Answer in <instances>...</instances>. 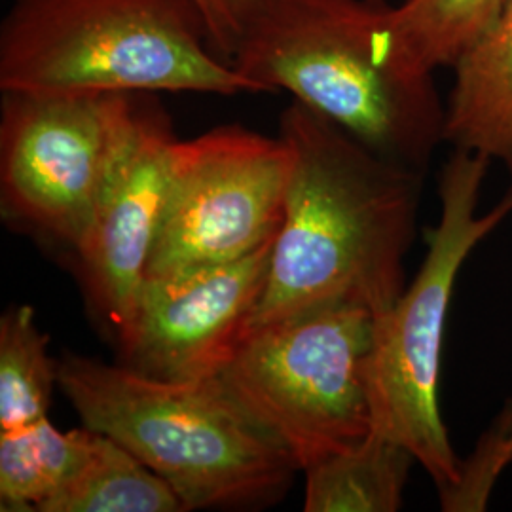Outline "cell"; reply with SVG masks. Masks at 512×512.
<instances>
[{"mask_svg": "<svg viewBox=\"0 0 512 512\" xmlns=\"http://www.w3.org/2000/svg\"><path fill=\"white\" fill-rule=\"evenodd\" d=\"M291 164L279 135L241 126L179 141L145 279L230 262L274 239Z\"/></svg>", "mask_w": 512, "mask_h": 512, "instance_id": "ba28073f", "label": "cell"}, {"mask_svg": "<svg viewBox=\"0 0 512 512\" xmlns=\"http://www.w3.org/2000/svg\"><path fill=\"white\" fill-rule=\"evenodd\" d=\"M97 431H57L46 418L0 431V509L42 511L92 456Z\"/></svg>", "mask_w": 512, "mask_h": 512, "instance_id": "4fadbf2b", "label": "cell"}, {"mask_svg": "<svg viewBox=\"0 0 512 512\" xmlns=\"http://www.w3.org/2000/svg\"><path fill=\"white\" fill-rule=\"evenodd\" d=\"M179 141L171 120L147 93L137 129L74 249L88 296L116 336L126 329L145 281Z\"/></svg>", "mask_w": 512, "mask_h": 512, "instance_id": "30bf717a", "label": "cell"}, {"mask_svg": "<svg viewBox=\"0 0 512 512\" xmlns=\"http://www.w3.org/2000/svg\"><path fill=\"white\" fill-rule=\"evenodd\" d=\"M376 317L334 304L249 329L220 382L300 471L374 429L368 357Z\"/></svg>", "mask_w": 512, "mask_h": 512, "instance_id": "8992f818", "label": "cell"}, {"mask_svg": "<svg viewBox=\"0 0 512 512\" xmlns=\"http://www.w3.org/2000/svg\"><path fill=\"white\" fill-rule=\"evenodd\" d=\"M454 71L444 141L501 162L512 179V0Z\"/></svg>", "mask_w": 512, "mask_h": 512, "instance_id": "8fae6325", "label": "cell"}, {"mask_svg": "<svg viewBox=\"0 0 512 512\" xmlns=\"http://www.w3.org/2000/svg\"><path fill=\"white\" fill-rule=\"evenodd\" d=\"M385 0H262L232 65L285 90L393 164L423 173L444 141L435 73L404 50Z\"/></svg>", "mask_w": 512, "mask_h": 512, "instance_id": "7a4b0ae2", "label": "cell"}, {"mask_svg": "<svg viewBox=\"0 0 512 512\" xmlns=\"http://www.w3.org/2000/svg\"><path fill=\"white\" fill-rule=\"evenodd\" d=\"M275 238L230 262L147 277L118 334L124 365L169 382L219 378L264 296Z\"/></svg>", "mask_w": 512, "mask_h": 512, "instance_id": "9c48e42d", "label": "cell"}, {"mask_svg": "<svg viewBox=\"0 0 512 512\" xmlns=\"http://www.w3.org/2000/svg\"><path fill=\"white\" fill-rule=\"evenodd\" d=\"M507 0H404L393 23L408 55L429 71L456 67L494 27Z\"/></svg>", "mask_w": 512, "mask_h": 512, "instance_id": "2e32d148", "label": "cell"}, {"mask_svg": "<svg viewBox=\"0 0 512 512\" xmlns=\"http://www.w3.org/2000/svg\"><path fill=\"white\" fill-rule=\"evenodd\" d=\"M0 90L262 93L213 50L194 0H12Z\"/></svg>", "mask_w": 512, "mask_h": 512, "instance_id": "277c9868", "label": "cell"}, {"mask_svg": "<svg viewBox=\"0 0 512 512\" xmlns=\"http://www.w3.org/2000/svg\"><path fill=\"white\" fill-rule=\"evenodd\" d=\"M279 137L293 156L283 222L251 327L353 304L376 319L403 294L421 175L393 164L294 101Z\"/></svg>", "mask_w": 512, "mask_h": 512, "instance_id": "6da1fadb", "label": "cell"}, {"mask_svg": "<svg viewBox=\"0 0 512 512\" xmlns=\"http://www.w3.org/2000/svg\"><path fill=\"white\" fill-rule=\"evenodd\" d=\"M490 158L454 148L440 173V220L431 230L420 272L397 304L376 319L368 357L374 429L406 446L446 494L458 484L456 456L439 401L440 361L458 275L476 245L512 213L505 198L478 215Z\"/></svg>", "mask_w": 512, "mask_h": 512, "instance_id": "5b68a950", "label": "cell"}, {"mask_svg": "<svg viewBox=\"0 0 512 512\" xmlns=\"http://www.w3.org/2000/svg\"><path fill=\"white\" fill-rule=\"evenodd\" d=\"M505 461H507V467L512 463V435L509 442H507V446H505Z\"/></svg>", "mask_w": 512, "mask_h": 512, "instance_id": "d6986e66", "label": "cell"}, {"mask_svg": "<svg viewBox=\"0 0 512 512\" xmlns=\"http://www.w3.org/2000/svg\"><path fill=\"white\" fill-rule=\"evenodd\" d=\"M48 336L35 323L31 306L6 311L0 319V431L46 418L57 385V363L48 355Z\"/></svg>", "mask_w": 512, "mask_h": 512, "instance_id": "9a60e30c", "label": "cell"}, {"mask_svg": "<svg viewBox=\"0 0 512 512\" xmlns=\"http://www.w3.org/2000/svg\"><path fill=\"white\" fill-rule=\"evenodd\" d=\"M147 93H2L0 194L6 213L76 249Z\"/></svg>", "mask_w": 512, "mask_h": 512, "instance_id": "52a82bcc", "label": "cell"}, {"mask_svg": "<svg viewBox=\"0 0 512 512\" xmlns=\"http://www.w3.org/2000/svg\"><path fill=\"white\" fill-rule=\"evenodd\" d=\"M181 511V497L162 476L99 433L92 456L40 512Z\"/></svg>", "mask_w": 512, "mask_h": 512, "instance_id": "5bb4252c", "label": "cell"}, {"mask_svg": "<svg viewBox=\"0 0 512 512\" xmlns=\"http://www.w3.org/2000/svg\"><path fill=\"white\" fill-rule=\"evenodd\" d=\"M57 385L86 427L162 476L186 511L268 503L300 471L220 378L169 382L65 355Z\"/></svg>", "mask_w": 512, "mask_h": 512, "instance_id": "3957f363", "label": "cell"}, {"mask_svg": "<svg viewBox=\"0 0 512 512\" xmlns=\"http://www.w3.org/2000/svg\"><path fill=\"white\" fill-rule=\"evenodd\" d=\"M512 435V403L497 418L494 429L486 433L482 444L467 461H461L458 484L440 495L442 509L446 512L484 511L495 480L507 467L505 446Z\"/></svg>", "mask_w": 512, "mask_h": 512, "instance_id": "e0dca14e", "label": "cell"}, {"mask_svg": "<svg viewBox=\"0 0 512 512\" xmlns=\"http://www.w3.org/2000/svg\"><path fill=\"white\" fill-rule=\"evenodd\" d=\"M207 25L211 46L232 61L239 42L262 0H194Z\"/></svg>", "mask_w": 512, "mask_h": 512, "instance_id": "ac0fdd59", "label": "cell"}, {"mask_svg": "<svg viewBox=\"0 0 512 512\" xmlns=\"http://www.w3.org/2000/svg\"><path fill=\"white\" fill-rule=\"evenodd\" d=\"M414 454L378 431L361 444L306 469V512H395Z\"/></svg>", "mask_w": 512, "mask_h": 512, "instance_id": "7c38bea8", "label": "cell"}]
</instances>
